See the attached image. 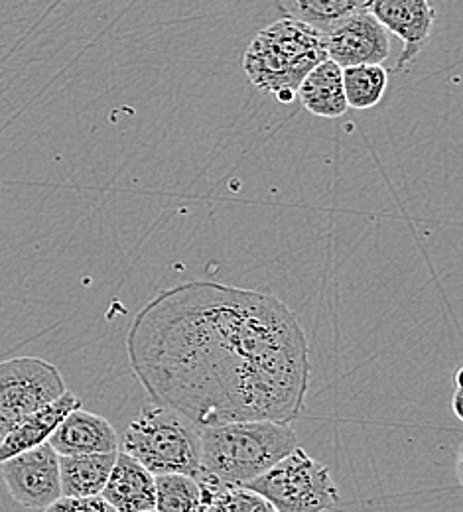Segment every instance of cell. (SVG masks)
<instances>
[{
	"label": "cell",
	"mask_w": 463,
	"mask_h": 512,
	"mask_svg": "<svg viewBox=\"0 0 463 512\" xmlns=\"http://www.w3.org/2000/svg\"><path fill=\"white\" fill-rule=\"evenodd\" d=\"M75 408H81V400L71 390L52 400L50 404L38 408L26 416L2 442H0V463L26 451L38 448L50 440L60 422Z\"/></svg>",
	"instance_id": "obj_12"
},
{
	"label": "cell",
	"mask_w": 463,
	"mask_h": 512,
	"mask_svg": "<svg viewBox=\"0 0 463 512\" xmlns=\"http://www.w3.org/2000/svg\"><path fill=\"white\" fill-rule=\"evenodd\" d=\"M462 375H463V369H462V367H460V369H458V371H456V375H454V396H452V410H454V414H456V418H458V420H462V418H463Z\"/></svg>",
	"instance_id": "obj_20"
},
{
	"label": "cell",
	"mask_w": 463,
	"mask_h": 512,
	"mask_svg": "<svg viewBox=\"0 0 463 512\" xmlns=\"http://www.w3.org/2000/svg\"><path fill=\"white\" fill-rule=\"evenodd\" d=\"M127 353L150 402L198 428L292 424L310 388L296 314L272 294L219 282H184L154 296L131 323Z\"/></svg>",
	"instance_id": "obj_1"
},
{
	"label": "cell",
	"mask_w": 463,
	"mask_h": 512,
	"mask_svg": "<svg viewBox=\"0 0 463 512\" xmlns=\"http://www.w3.org/2000/svg\"><path fill=\"white\" fill-rule=\"evenodd\" d=\"M243 487L265 497L278 512H326L339 505L330 469L300 446Z\"/></svg>",
	"instance_id": "obj_5"
},
{
	"label": "cell",
	"mask_w": 463,
	"mask_h": 512,
	"mask_svg": "<svg viewBox=\"0 0 463 512\" xmlns=\"http://www.w3.org/2000/svg\"><path fill=\"white\" fill-rule=\"evenodd\" d=\"M148 512H154V511H148Z\"/></svg>",
	"instance_id": "obj_21"
},
{
	"label": "cell",
	"mask_w": 463,
	"mask_h": 512,
	"mask_svg": "<svg viewBox=\"0 0 463 512\" xmlns=\"http://www.w3.org/2000/svg\"><path fill=\"white\" fill-rule=\"evenodd\" d=\"M322 34L328 60L341 69L351 65H383L391 56V34L369 10L337 20Z\"/></svg>",
	"instance_id": "obj_8"
},
{
	"label": "cell",
	"mask_w": 463,
	"mask_h": 512,
	"mask_svg": "<svg viewBox=\"0 0 463 512\" xmlns=\"http://www.w3.org/2000/svg\"><path fill=\"white\" fill-rule=\"evenodd\" d=\"M201 512H278L265 497L247 487H225L199 479Z\"/></svg>",
	"instance_id": "obj_18"
},
{
	"label": "cell",
	"mask_w": 463,
	"mask_h": 512,
	"mask_svg": "<svg viewBox=\"0 0 463 512\" xmlns=\"http://www.w3.org/2000/svg\"><path fill=\"white\" fill-rule=\"evenodd\" d=\"M154 489V512H201V487L194 475H154Z\"/></svg>",
	"instance_id": "obj_17"
},
{
	"label": "cell",
	"mask_w": 463,
	"mask_h": 512,
	"mask_svg": "<svg viewBox=\"0 0 463 512\" xmlns=\"http://www.w3.org/2000/svg\"><path fill=\"white\" fill-rule=\"evenodd\" d=\"M199 432L196 424L160 404H146L123 434L119 448L152 475L199 473Z\"/></svg>",
	"instance_id": "obj_4"
},
{
	"label": "cell",
	"mask_w": 463,
	"mask_h": 512,
	"mask_svg": "<svg viewBox=\"0 0 463 512\" xmlns=\"http://www.w3.org/2000/svg\"><path fill=\"white\" fill-rule=\"evenodd\" d=\"M296 99L314 117H322V119L343 117L349 107L343 93L341 67L331 60L320 62L300 83L296 91Z\"/></svg>",
	"instance_id": "obj_13"
},
{
	"label": "cell",
	"mask_w": 463,
	"mask_h": 512,
	"mask_svg": "<svg viewBox=\"0 0 463 512\" xmlns=\"http://www.w3.org/2000/svg\"><path fill=\"white\" fill-rule=\"evenodd\" d=\"M60 369L40 357L0 361V442L32 412L66 392Z\"/></svg>",
	"instance_id": "obj_6"
},
{
	"label": "cell",
	"mask_w": 463,
	"mask_h": 512,
	"mask_svg": "<svg viewBox=\"0 0 463 512\" xmlns=\"http://www.w3.org/2000/svg\"><path fill=\"white\" fill-rule=\"evenodd\" d=\"M276 6L286 18L300 20L324 32L349 14L369 10L371 0H276Z\"/></svg>",
	"instance_id": "obj_16"
},
{
	"label": "cell",
	"mask_w": 463,
	"mask_h": 512,
	"mask_svg": "<svg viewBox=\"0 0 463 512\" xmlns=\"http://www.w3.org/2000/svg\"><path fill=\"white\" fill-rule=\"evenodd\" d=\"M328 60L324 34L300 20L280 18L263 28L243 56L249 81L280 103H292L304 77Z\"/></svg>",
	"instance_id": "obj_3"
},
{
	"label": "cell",
	"mask_w": 463,
	"mask_h": 512,
	"mask_svg": "<svg viewBox=\"0 0 463 512\" xmlns=\"http://www.w3.org/2000/svg\"><path fill=\"white\" fill-rule=\"evenodd\" d=\"M298 446L292 424L272 420L225 422L201 428L196 477L243 487Z\"/></svg>",
	"instance_id": "obj_2"
},
{
	"label": "cell",
	"mask_w": 463,
	"mask_h": 512,
	"mask_svg": "<svg viewBox=\"0 0 463 512\" xmlns=\"http://www.w3.org/2000/svg\"><path fill=\"white\" fill-rule=\"evenodd\" d=\"M10 497L26 509H46L62 497L60 455L48 442L0 463Z\"/></svg>",
	"instance_id": "obj_7"
},
{
	"label": "cell",
	"mask_w": 463,
	"mask_h": 512,
	"mask_svg": "<svg viewBox=\"0 0 463 512\" xmlns=\"http://www.w3.org/2000/svg\"><path fill=\"white\" fill-rule=\"evenodd\" d=\"M101 497L117 512L154 511V475L131 455L119 451Z\"/></svg>",
	"instance_id": "obj_11"
},
{
	"label": "cell",
	"mask_w": 463,
	"mask_h": 512,
	"mask_svg": "<svg viewBox=\"0 0 463 512\" xmlns=\"http://www.w3.org/2000/svg\"><path fill=\"white\" fill-rule=\"evenodd\" d=\"M369 12L383 24L389 34L402 40V54L395 69L412 64L432 36L436 10L430 0H371Z\"/></svg>",
	"instance_id": "obj_9"
},
{
	"label": "cell",
	"mask_w": 463,
	"mask_h": 512,
	"mask_svg": "<svg viewBox=\"0 0 463 512\" xmlns=\"http://www.w3.org/2000/svg\"><path fill=\"white\" fill-rule=\"evenodd\" d=\"M119 451L60 455L62 497H95L101 495Z\"/></svg>",
	"instance_id": "obj_14"
},
{
	"label": "cell",
	"mask_w": 463,
	"mask_h": 512,
	"mask_svg": "<svg viewBox=\"0 0 463 512\" xmlns=\"http://www.w3.org/2000/svg\"><path fill=\"white\" fill-rule=\"evenodd\" d=\"M48 444L58 455L113 453L119 451V436L103 416L75 408L60 422Z\"/></svg>",
	"instance_id": "obj_10"
},
{
	"label": "cell",
	"mask_w": 463,
	"mask_h": 512,
	"mask_svg": "<svg viewBox=\"0 0 463 512\" xmlns=\"http://www.w3.org/2000/svg\"><path fill=\"white\" fill-rule=\"evenodd\" d=\"M343 93L349 109L369 111L377 107L389 87V73L385 65H351L341 69Z\"/></svg>",
	"instance_id": "obj_15"
},
{
	"label": "cell",
	"mask_w": 463,
	"mask_h": 512,
	"mask_svg": "<svg viewBox=\"0 0 463 512\" xmlns=\"http://www.w3.org/2000/svg\"><path fill=\"white\" fill-rule=\"evenodd\" d=\"M44 512H117L101 495L95 497H60Z\"/></svg>",
	"instance_id": "obj_19"
}]
</instances>
